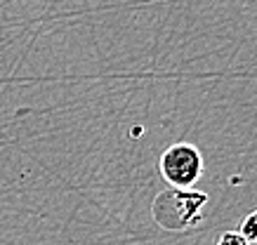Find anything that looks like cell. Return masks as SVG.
<instances>
[{
    "mask_svg": "<svg viewBox=\"0 0 257 245\" xmlns=\"http://www.w3.org/2000/svg\"><path fill=\"white\" fill-rule=\"evenodd\" d=\"M215 245H250V243L243 238L241 231H224V233L217 238Z\"/></svg>",
    "mask_w": 257,
    "mask_h": 245,
    "instance_id": "277c9868",
    "label": "cell"
},
{
    "mask_svg": "<svg viewBox=\"0 0 257 245\" xmlns=\"http://www.w3.org/2000/svg\"><path fill=\"white\" fill-rule=\"evenodd\" d=\"M161 174L175 189H191L203 174V156L198 146L189 142L170 144L161 156Z\"/></svg>",
    "mask_w": 257,
    "mask_h": 245,
    "instance_id": "7a4b0ae2",
    "label": "cell"
},
{
    "mask_svg": "<svg viewBox=\"0 0 257 245\" xmlns=\"http://www.w3.org/2000/svg\"><path fill=\"white\" fill-rule=\"evenodd\" d=\"M238 231H241L243 238H245L250 245H257V210H252V212L241 221V229Z\"/></svg>",
    "mask_w": 257,
    "mask_h": 245,
    "instance_id": "3957f363",
    "label": "cell"
},
{
    "mask_svg": "<svg viewBox=\"0 0 257 245\" xmlns=\"http://www.w3.org/2000/svg\"><path fill=\"white\" fill-rule=\"evenodd\" d=\"M205 203H208V193L203 191L170 186L154 198L151 217L165 231H187L201 224Z\"/></svg>",
    "mask_w": 257,
    "mask_h": 245,
    "instance_id": "6da1fadb",
    "label": "cell"
}]
</instances>
